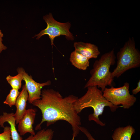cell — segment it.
I'll return each mask as SVG.
<instances>
[{"mask_svg":"<svg viewBox=\"0 0 140 140\" xmlns=\"http://www.w3.org/2000/svg\"><path fill=\"white\" fill-rule=\"evenodd\" d=\"M78 98L73 95L63 97L59 92L52 89L42 90L40 99L32 103L40 109L42 114L41 120L36 126L35 130H40L44 122L48 127L59 120H64L71 125L72 140H74L79 133L81 124L80 117L74 107Z\"/></svg>","mask_w":140,"mask_h":140,"instance_id":"obj_1","label":"cell"},{"mask_svg":"<svg viewBox=\"0 0 140 140\" xmlns=\"http://www.w3.org/2000/svg\"><path fill=\"white\" fill-rule=\"evenodd\" d=\"M87 88L85 94L78 98L74 103L75 109L78 114L85 108H92L94 112L89 115V120L94 121L97 124L104 126L105 124L100 120L99 116L102 114L104 107L108 106L111 111L114 112L118 108L122 107V106H115L108 101L103 96V92L96 86H90Z\"/></svg>","mask_w":140,"mask_h":140,"instance_id":"obj_2","label":"cell"},{"mask_svg":"<svg viewBox=\"0 0 140 140\" xmlns=\"http://www.w3.org/2000/svg\"><path fill=\"white\" fill-rule=\"evenodd\" d=\"M116 57L114 49L103 54L94 62L91 70V76L84 86V88L92 86L100 88L103 92L107 86H112L114 78L110 71L111 66L115 63Z\"/></svg>","mask_w":140,"mask_h":140,"instance_id":"obj_3","label":"cell"},{"mask_svg":"<svg viewBox=\"0 0 140 140\" xmlns=\"http://www.w3.org/2000/svg\"><path fill=\"white\" fill-rule=\"evenodd\" d=\"M116 66L112 75L118 78L127 71L140 66V52L136 47L133 37L129 38L121 48L116 55Z\"/></svg>","mask_w":140,"mask_h":140,"instance_id":"obj_4","label":"cell"},{"mask_svg":"<svg viewBox=\"0 0 140 140\" xmlns=\"http://www.w3.org/2000/svg\"><path fill=\"white\" fill-rule=\"evenodd\" d=\"M43 18L47 24V27L34 37H37V39H39L44 35H47L50 39L52 47L53 45H54L53 42L55 38L60 35L65 36L68 40H74V37L69 31L71 26L70 22L62 23L58 22L54 19L50 13L44 16Z\"/></svg>","mask_w":140,"mask_h":140,"instance_id":"obj_5","label":"cell"},{"mask_svg":"<svg viewBox=\"0 0 140 140\" xmlns=\"http://www.w3.org/2000/svg\"><path fill=\"white\" fill-rule=\"evenodd\" d=\"M129 84L125 82L123 86L118 88L111 86L106 88L103 92L104 97L108 101L115 106L121 104L124 109H128L133 106L136 98L130 93Z\"/></svg>","mask_w":140,"mask_h":140,"instance_id":"obj_6","label":"cell"},{"mask_svg":"<svg viewBox=\"0 0 140 140\" xmlns=\"http://www.w3.org/2000/svg\"><path fill=\"white\" fill-rule=\"evenodd\" d=\"M17 71L22 74L23 80L25 82V85L28 93V102L30 104H32L34 101L40 99L41 89L43 87L50 85L51 83L50 80L41 83L36 82L33 79L32 76L29 75L22 68H18Z\"/></svg>","mask_w":140,"mask_h":140,"instance_id":"obj_7","label":"cell"},{"mask_svg":"<svg viewBox=\"0 0 140 140\" xmlns=\"http://www.w3.org/2000/svg\"><path fill=\"white\" fill-rule=\"evenodd\" d=\"M36 113V110L34 109L30 108L26 110L18 124V130L21 136L24 135L27 133H29L32 135H35L33 125Z\"/></svg>","mask_w":140,"mask_h":140,"instance_id":"obj_8","label":"cell"},{"mask_svg":"<svg viewBox=\"0 0 140 140\" xmlns=\"http://www.w3.org/2000/svg\"><path fill=\"white\" fill-rule=\"evenodd\" d=\"M73 46L76 52L89 59L96 58L100 53L98 47L90 43L76 42Z\"/></svg>","mask_w":140,"mask_h":140,"instance_id":"obj_9","label":"cell"},{"mask_svg":"<svg viewBox=\"0 0 140 140\" xmlns=\"http://www.w3.org/2000/svg\"><path fill=\"white\" fill-rule=\"evenodd\" d=\"M28 97V93L25 85H24L22 87L21 91L19 93L15 105L16 110L14 116L17 124H18L26 112V102Z\"/></svg>","mask_w":140,"mask_h":140,"instance_id":"obj_10","label":"cell"},{"mask_svg":"<svg viewBox=\"0 0 140 140\" xmlns=\"http://www.w3.org/2000/svg\"><path fill=\"white\" fill-rule=\"evenodd\" d=\"M13 113L3 112L0 116V127L4 128V123H8L10 125L11 137L12 140H23V138L18 132L16 129V121Z\"/></svg>","mask_w":140,"mask_h":140,"instance_id":"obj_11","label":"cell"},{"mask_svg":"<svg viewBox=\"0 0 140 140\" xmlns=\"http://www.w3.org/2000/svg\"><path fill=\"white\" fill-rule=\"evenodd\" d=\"M89 59L82 55L75 50L70 55L69 60L72 64L78 69L86 70L89 66Z\"/></svg>","mask_w":140,"mask_h":140,"instance_id":"obj_12","label":"cell"},{"mask_svg":"<svg viewBox=\"0 0 140 140\" xmlns=\"http://www.w3.org/2000/svg\"><path fill=\"white\" fill-rule=\"evenodd\" d=\"M135 132L134 128L130 125L119 127L115 130L112 137L113 140H131Z\"/></svg>","mask_w":140,"mask_h":140,"instance_id":"obj_13","label":"cell"},{"mask_svg":"<svg viewBox=\"0 0 140 140\" xmlns=\"http://www.w3.org/2000/svg\"><path fill=\"white\" fill-rule=\"evenodd\" d=\"M54 131L51 129L39 131L34 135H31L24 140H52Z\"/></svg>","mask_w":140,"mask_h":140,"instance_id":"obj_14","label":"cell"},{"mask_svg":"<svg viewBox=\"0 0 140 140\" xmlns=\"http://www.w3.org/2000/svg\"><path fill=\"white\" fill-rule=\"evenodd\" d=\"M17 72L18 74L17 75L14 76L9 75L7 76L6 79L12 89L18 90L21 87V82L23 80V76L21 72Z\"/></svg>","mask_w":140,"mask_h":140,"instance_id":"obj_15","label":"cell"},{"mask_svg":"<svg viewBox=\"0 0 140 140\" xmlns=\"http://www.w3.org/2000/svg\"><path fill=\"white\" fill-rule=\"evenodd\" d=\"M19 93L18 90L13 89H11L5 100L4 101V103L8 105L10 107L15 105Z\"/></svg>","mask_w":140,"mask_h":140,"instance_id":"obj_16","label":"cell"},{"mask_svg":"<svg viewBox=\"0 0 140 140\" xmlns=\"http://www.w3.org/2000/svg\"><path fill=\"white\" fill-rule=\"evenodd\" d=\"M11 134L10 127H4L3 132L0 134V140H12Z\"/></svg>","mask_w":140,"mask_h":140,"instance_id":"obj_17","label":"cell"},{"mask_svg":"<svg viewBox=\"0 0 140 140\" xmlns=\"http://www.w3.org/2000/svg\"><path fill=\"white\" fill-rule=\"evenodd\" d=\"M80 131L83 132L86 136L88 140H95L91 134L85 128L80 126L79 127Z\"/></svg>","mask_w":140,"mask_h":140,"instance_id":"obj_18","label":"cell"},{"mask_svg":"<svg viewBox=\"0 0 140 140\" xmlns=\"http://www.w3.org/2000/svg\"><path fill=\"white\" fill-rule=\"evenodd\" d=\"M3 36V34L0 30V53H1L3 50H6L7 48V47L4 45L2 43L3 39L2 38Z\"/></svg>","mask_w":140,"mask_h":140,"instance_id":"obj_19","label":"cell"},{"mask_svg":"<svg viewBox=\"0 0 140 140\" xmlns=\"http://www.w3.org/2000/svg\"><path fill=\"white\" fill-rule=\"evenodd\" d=\"M140 91V80H139L137 83V87L132 90L133 95H136Z\"/></svg>","mask_w":140,"mask_h":140,"instance_id":"obj_20","label":"cell"}]
</instances>
